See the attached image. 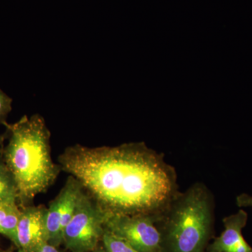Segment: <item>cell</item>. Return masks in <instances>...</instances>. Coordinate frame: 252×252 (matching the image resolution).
Here are the masks:
<instances>
[{
	"label": "cell",
	"mask_w": 252,
	"mask_h": 252,
	"mask_svg": "<svg viewBox=\"0 0 252 252\" xmlns=\"http://www.w3.org/2000/svg\"><path fill=\"white\" fill-rule=\"evenodd\" d=\"M237 206L240 208L243 207H252V195L248 193H241L235 199Z\"/></svg>",
	"instance_id": "cell-13"
},
{
	"label": "cell",
	"mask_w": 252,
	"mask_h": 252,
	"mask_svg": "<svg viewBox=\"0 0 252 252\" xmlns=\"http://www.w3.org/2000/svg\"><path fill=\"white\" fill-rule=\"evenodd\" d=\"M18 198L16 181L1 158L0 159V202H18Z\"/></svg>",
	"instance_id": "cell-10"
},
{
	"label": "cell",
	"mask_w": 252,
	"mask_h": 252,
	"mask_svg": "<svg viewBox=\"0 0 252 252\" xmlns=\"http://www.w3.org/2000/svg\"><path fill=\"white\" fill-rule=\"evenodd\" d=\"M84 189L79 181L69 175L59 193L46 207V242L56 248L63 243V230L72 220Z\"/></svg>",
	"instance_id": "cell-6"
},
{
	"label": "cell",
	"mask_w": 252,
	"mask_h": 252,
	"mask_svg": "<svg viewBox=\"0 0 252 252\" xmlns=\"http://www.w3.org/2000/svg\"><path fill=\"white\" fill-rule=\"evenodd\" d=\"M46 213L44 205L21 207L17 228L18 252H33L46 243Z\"/></svg>",
	"instance_id": "cell-7"
},
{
	"label": "cell",
	"mask_w": 252,
	"mask_h": 252,
	"mask_svg": "<svg viewBox=\"0 0 252 252\" xmlns=\"http://www.w3.org/2000/svg\"><path fill=\"white\" fill-rule=\"evenodd\" d=\"M59 164L110 215L158 216L180 191L175 167L143 142L74 144L59 156Z\"/></svg>",
	"instance_id": "cell-1"
},
{
	"label": "cell",
	"mask_w": 252,
	"mask_h": 252,
	"mask_svg": "<svg viewBox=\"0 0 252 252\" xmlns=\"http://www.w3.org/2000/svg\"><path fill=\"white\" fill-rule=\"evenodd\" d=\"M102 243L109 252H139L106 228L102 237Z\"/></svg>",
	"instance_id": "cell-11"
},
{
	"label": "cell",
	"mask_w": 252,
	"mask_h": 252,
	"mask_svg": "<svg viewBox=\"0 0 252 252\" xmlns=\"http://www.w3.org/2000/svg\"><path fill=\"white\" fill-rule=\"evenodd\" d=\"M163 252H207L215 238V200L203 182L179 191L158 216Z\"/></svg>",
	"instance_id": "cell-3"
},
{
	"label": "cell",
	"mask_w": 252,
	"mask_h": 252,
	"mask_svg": "<svg viewBox=\"0 0 252 252\" xmlns=\"http://www.w3.org/2000/svg\"><path fill=\"white\" fill-rule=\"evenodd\" d=\"M0 252H14V250L12 248L7 249V250H0ZM17 252H18L17 251Z\"/></svg>",
	"instance_id": "cell-17"
},
{
	"label": "cell",
	"mask_w": 252,
	"mask_h": 252,
	"mask_svg": "<svg viewBox=\"0 0 252 252\" xmlns=\"http://www.w3.org/2000/svg\"><path fill=\"white\" fill-rule=\"evenodd\" d=\"M109 213L85 190L81 193L72 220L63 230L64 248L69 252H92L102 243Z\"/></svg>",
	"instance_id": "cell-4"
},
{
	"label": "cell",
	"mask_w": 252,
	"mask_h": 252,
	"mask_svg": "<svg viewBox=\"0 0 252 252\" xmlns=\"http://www.w3.org/2000/svg\"><path fill=\"white\" fill-rule=\"evenodd\" d=\"M13 99L0 89V126L7 123L8 116L12 110Z\"/></svg>",
	"instance_id": "cell-12"
},
{
	"label": "cell",
	"mask_w": 252,
	"mask_h": 252,
	"mask_svg": "<svg viewBox=\"0 0 252 252\" xmlns=\"http://www.w3.org/2000/svg\"><path fill=\"white\" fill-rule=\"evenodd\" d=\"M248 220V214L243 208L224 217L223 231L209 244L207 252H252V247L243 235Z\"/></svg>",
	"instance_id": "cell-8"
},
{
	"label": "cell",
	"mask_w": 252,
	"mask_h": 252,
	"mask_svg": "<svg viewBox=\"0 0 252 252\" xmlns=\"http://www.w3.org/2000/svg\"><path fill=\"white\" fill-rule=\"evenodd\" d=\"M158 216L109 214L104 226L137 252H163L161 236L156 224Z\"/></svg>",
	"instance_id": "cell-5"
},
{
	"label": "cell",
	"mask_w": 252,
	"mask_h": 252,
	"mask_svg": "<svg viewBox=\"0 0 252 252\" xmlns=\"http://www.w3.org/2000/svg\"><path fill=\"white\" fill-rule=\"evenodd\" d=\"M92 252H109L107 249L104 248L103 244L100 243Z\"/></svg>",
	"instance_id": "cell-16"
},
{
	"label": "cell",
	"mask_w": 252,
	"mask_h": 252,
	"mask_svg": "<svg viewBox=\"0 0 252 252\" xmlns=\"http://www.w3.org/2000/svg\"><path fill=\"white\" fill-rule=\"evenodd\" d=\"M59 248H56L54 245H50L46 242V243L41 244L40 246L38 247L33 252H66L62 251Z\"/></svg>",
	"instance_id": "cell-14"
},
{
	"label": "cell",
	"mask_w": 252,
	"mask_h": 252,
	"mask_svg": "<svg viewBox=\"0 0 252 252\" xmlns=\"http://www.w3.org/2000/svg\"><path fill=\"white\" fill-rule=\"evenodd\" d=\"M4 126L8 142L2 159L16 181L18 205L28 206L54 185L62 170L53 160L51 132L42 116L25 115Z\"/></svg>",
	"instance_id": "cell-2"
},
{
	"label": "cell",
	"mask_w": 252,
	"mask_h": 252,
	"mask_svg": "<svg viewBox=\"0 0 252 252\" xmlns=\"http://www.w3.org/2000/svg\"><path fill=\"white\" fill-rule=\"evenodd\" d=\"M21 207L17 201L0 202V234L18 248L17 228Z\"/></svg>",
	"instance_id": "cell-9"
},
{
	"label": "cell",
	"mask_w": 252,
	"mask_h": 252,
	"mask_svg": "<svg viewBox=\"0 0 252 252\" xmlns=\"http://www.w3.org/2000/svg\"><path fill=\"white\" fill-rule=\"evenodd\" d=\"M7 134L5 132L4 134L0 135V159L2 158L3 150H4V142L6 140Z\"/></svg>",
	"instance_id": "cell-15"
}]
</instances>
